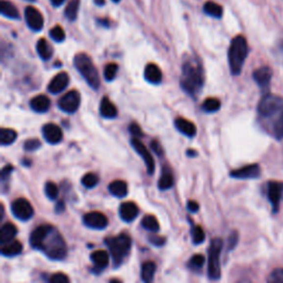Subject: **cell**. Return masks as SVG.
Wrapping results in <instances>:
<instances>
[{
  "label": "cell",
  "mask_w": 283,
  "mask_h": 283,
  "mask_svg": "<svg viewBox=\"0 0 283 283\" xmlns=\"http://www.w3.org/2000/svg\"><path fill=\"white\" fill-rule=\"evenodd\" d=\"M187 208L191 212H197L199 210V205L197 202H194V200H189L188 204H187Z\"/></svg>",
  "instance_id": "50"
},
{
  "label": "cell",
  "mask_w": 283,
  "mask_h": 283,
  "mask_svg": "<svg viewBox=\"0 0 283 283\" xmlns=\"http://www.w3.org/2000/svg\"><path fill=\"white\" fill-rule=\"evenodd\" d=\"M181 89L190 97H197L204 85V71L198 59L187 58L181 67Z\"/></svg>",
  "instance_id": "1"
},
{
  "label": "cell",
  "mask_w": 283,
  "mask_h": 283,
  "mask_svg": "<svg viewBox=\"0 0 283 283\" xmlns=\"http://www.w3.org/2000/svg\"><path fill=\"white\" fill-rule=\"evenodd\" d=\"M37 51L42 60H49L52 56V53H53L50 43L48 42L45 38H41L38 40Z\"/></svg>",
  "instance_id": "30"
},
{
  "label": "cell",
  "mask_w": 283,
  "mask_h": 283,
  "mask_svg": "<svg viewBox=\"0 0 283 283\" xmlns=\"http://www.w3.org/2000/svg\"><path fill=\"white\" fill-rule=\"evenodd\" d=\"M17 234V228L14 224L7 223L0 229V243L1 245H7L11 241H14V238Z\"/></svg>",
  "instance_id": "23"
},
{
  "label": "cell",
  "mask_w": 283,
  "mask_h": 283,
  "mask_svg": "<svg viewBox=\"0 0 283 283\" xmlns=\"http://www.w3.org/2000/svg\"><path fill=\"white\" fill-rule=\"evenodd\" d=\"M283 111V99L273 94H265L264 97L260 100L258 105V113L264 117L277 116L279 113Z\"/></svg>",
  "instance_id": "7"
},
{
  "label": "cell",
  "mask_w": 283,
  "mask_h": 283,
  "mask_svg": "<svg viewBox=\"0 0 283 283\" xmlns=\"http://www.w3.org/2000/svg\"><path fill=\"white\" fill-rule=\"evenodd\" d=\"M80 7V0H71L69 2V5L65 7L64 16L67 17V19L70 21H75L77 17V12H79Z\"/></svg>",
  "instance_id": "35"
},
{
  "label": "cell",
  "mask_w": 283,
  "mask_h": 283,
  "mask_svg": "<svg viewBox=\"0 0 283 283\" xmlns=\"http://www.w3.org/2000/svg\"><path fill=\"white\" fill-rule=\"evenodd\" d=\"M81 182L85 188H94L99 184V177L94 173H88L82 177Z\"/></svg>",
  "instance_id": "38"
},
{
  "label": "cell",
  "mask_w": 283,
  "mask_h": 283,
  "mask_svg": "<svg viewBox=\"0 0 283 283\" xmlns=\"http://www.w3.org/2000/svg\"><path fill=\"white\" fill-rule=\"evenodd\" d=\"M105 243L107 245L108 249H110L114 263L119 265L122 263V261L124 260L126 255L129 252L130 246H132V240H130L129 234L121 233L116 237L106 239Z\"/></svg>",
  "instance_id": "5"
},
{
  "label": "cell",
  "mask_w": 283,
  "mask_h": 283,
  "mask_svg": "<svg viewBox=\"0 0 283 283\" xmlns=\"http://www.w3.org/2000/svg\"><path fill=\"white\" fill-rule=\"evenodd\" d=\"M52 229H53V227L50 225H41L34 229L32 233L30 234V245H31V247L38 250L40 249L43 241H45L48 234L51 232Z\"/></svg>",
  "instance_id": "16"
},
{
  "label": "cell",
  "mask_w": 283,
  "mask_h": 283,
  "mask_svg": "<svg viewBox=\"0 0 283 283\" xmlns=\"http://www.w3.org/2000/svg\"><path fill=\"white\" fill-rule=\"evenodd\" d=\"M50 37L55 42H63L65 39V32L63 28H61L60 26H55V27L50 30Z\"/></svg>",
  "instance_id": "43"
},
{
  "label": "cell",
  "mask_w": 283,
  "mask_h": 283,
  "mask_svg": "<svg viewBox=\"0 0 283 283\" xmlns=\"http://www.w3.org/2000/svg\"><path fill=\"white\" fill-rule=\"evenodd\" d=\"M27 1H36V0H27Z\"/></svg>",
  "instance_id": "60"
},
{
  "label": "cell",
  "mask_w": 283,
  "mask_h": 283,
  "mask_svg": "<svg viewBox=\"0 0 283 283\" xmlns=\"http://www.w3.org/2000/svg\"><path fill=\"white\" fill-rule=\"evenodd\" d=\"M108 259H110V257H108L107 252L104 250H97L91 255V260H92V262L94 263L95 267H98L100 269H104L105 267H107Z\"/></svg>",
  "instance_id": "29"
},
{
  "label": "cell",
  "mask_w": 283,
  "mask_h": 283,
  "mask_svg": "<svg viewBox=\"0 0 283 283\" xmlns=\"http://www.w3.org/2000/svg\"><path fill=\"white\" fill-rule=\"evenodd\" d=\"M187 154H188L189 156H196V152L195 151H193V150H189V151H187Z\"/></svg>",
  "instance_id": "56"
},
{
  "label": "cell",
  "mask_w": 283,
  "mask_h": 283,
  "mask_svg": "<svg viewBox=\"0 0 283 283\" xmlns=\"http://www.w3.org/2000/svg\"><path fill=\"white\" fill-rule=\"evenodd\" d=\"M221 103L218 99L216 98H208L203 103V110L207 113H214L217 112L220 108Z\"/></svg>",
  "instance_id": "37"
},
{
  "label": "cell",
  "mask_w": 283,
  "mask_h": 283,
  "mask_svg": "<svg viewBox=\"0 0 283 283\" xmlns=\"http://www.w3.org/2000/svg\"><path fill=\"white\" fill-rule=\"evenodd\" d=\"M112 1H113V2H120L121 0H112Z\"/></svg>",
  "instance_id": "58"
},
{
  "label": "cell",
  "mask_w": 283,
  "mask_h": 283,
  "mask_svg": "<svg viewBox=\"0 0 283 283\" xmlns=\"http://www.w3.org/2000/svg\"><path fill=\"white\" fill-rule=\"evenodd\" d=\"M25 17H26V21H27L28 27L31 30H33V31H40V30L43 28L45 20H43L41 12L38 9H36L34 7L29 6L26 8Z\"/></svg>",
  "instance_id": "13"
},
{
  "label": "cell",
  "mask_w": 283,
  "mask_h": 283,
  "mask_svg": "<svg viewBox=\"0 0 283 283\" xmlns=\"http://www.w3.org/2000/svg\"><path fill=\"white\" fill-rule=\"evenodd\" d=\"M11 211L12 215L21 221H27L31 219L34 214L31 204L25 198L16 199L11 205Z\"/></svg>",
  "instance_id": "9"
},
{
  "label": "cell",
  "mask_w": 283,
  "mask_h": 283,
  "mask_svg": "<svg viewBox=\"0 0 283 283\" xmlns=\"http://www.w3.org/2000/svg\"><path fill=\"white\" fill-rule=\"evenodd\" d=\"M138 215V207L132 202H126L120 206V217L126 223H130Z\"/></svg>",
  "instance_id": "19"
},
{
  "label": "cell",
  "mask_w": 283,
  "mask_h": 283,
  "mask_svg": "<svg viewBox=\"0 0 283 283\" xmlns=\"http://www.w3.org/2000/svg\"><path fill=\"white\" fill-rule=\"evenodd\" d=\"M175 128L178 132H180L187 137H194L196 133H197L195 124L191 123L190 121L184 119V117H177L175 120Z\"/></svg>",
  "instance_id": "20"
},
{
  "label": "cell",
  "mask_w": 283,
  "mask_h": 283,
  "mask_svg": "<svg viewBox=\"0 0 283 283\" xmlns=\"http://www.w3.org/2000/svg\"><path fill=\"white\" fill-rule=\"evenodd\" d=\"M49 282L50 283H71L70 282V279L67 274L61 273V272L52 274Z\"/></svg>",
  "instance_id": "46"
},
{
  "label": "cell",
  "mask_w": 283,
  "mask_h": 283,
  "mask_svg": "<svg viewBox=\"0 0 283 283\" xmlns=\"http://www.w3.org/2000/svg\"><path fill=\"white\" fill-rule=\"evenodd\" d=\"M237 242H238V233L236 232H233L232 234H230L228 239V249L229 250L233 249V248L236 247Z\"/></svg>",
  "instance_id": "48"
},
{
  "label": "cell",
  "mask_w": 283,
  "mask_h": 283,
  "mask_svg": "<svg viewBox=\"0 0 283 283\" xmlns=\"http://www.w3.org/2000/svg\"><path fill=\"white\" fill-rule=\"evenodd\" d=\"M75 65L77 71L84 77L91 88L98 90L100 88V77L92 59L86 53H77L75 56Z\"/></svg>",
  "instance_id": "4"
},
{
  "label": "cell",
  "mask_w": 283,
  "mask_h": 283,
  "mask_svg": "<svg viewBox=\"0 0 283 283\" xmlns=\"http://www.w3.org/2000/svg\"><path fill=\"white\" fill-rule=\"evenodd\" d=\"M267 283H283V268H276L268 276Z\"/></svg>",
  "instance_id": "42"
},
{
  "label": "cell",
  "mask_w": 283,
  "mask_h": 283,
  "mask_svg": "<svg viewBox=\"0 0 283 283\" xmlns=\"http://www.w3.org/2000/svg\"><path fill=\"white\" fill-rule=\"evenodd\" d=\"M205 261H206V259H205L204 256L195 255L190 258L188 264H189V267L193 268V269H200L204 265Z\"/></svg>",
  "instance_id": "44"
},
{
  "label": "cell",
  "mask_w": 283,
  "mask_h": 283,
  "mask_svg": "<svg viewBox=\"0 0 283 283\" xmlns=\"http://www.w3.org/2000/svg\"><path fill=\"white\" fill-rule=\"evenodd\" d=\"M223 249L221 239L216 238L211 241L208 250V276L212 280H219L221 277L220 252Z\"/></svg>",
  "instance_id": "6"
},
{
  "label": "cell",
  "mask_w": 283,
  "mask_h": 283,
  "mask_svg": "<svg viewBox=\"0 0 283 283\" xmlns=\"http://www.w3.org/2000/svg\"><path fill=\"white\" fill-rule=\"evenodd\" d=\"M23 251V243L18 240H14L1 248V255L5 257H15Z\"/></svg>",
  "instance_id": "28"
},
{
  "label": "cell",
  "mask_w": 283,
  "mask_h": 283,
  "mask_svg": "<svg viewBox=\"0 0 283 283\" xmlns=\"http://www.w3.org/2000/svg\"><path fill=\"white\" fill-rule=\"evenodd\" d=\"M110 283H122L120 280H117V279H113V280L110 281Z\"/></svg>",
  "instance_id": "57"
},
{
  "label": "cell",
  "mask_w": 283,
  "mask_h": 283,
  "mask_svg": "<svg viewBox=\"0 0 283 283\" xmlns=\"http://www.w3.org/2000/svg\"><path fill=\"white\" fill-rule=\"evenodd\" d=\"M17 136H18V135H17L15 129L2 128L0 129V144H1V146L10 145L16 141Z\"/></svg>",
  "instance_id": "32"
},
{
  "label": "cell",
  "mask_w": 283,
  "mask_h": 283,
  "mask_svg": "<svg viewBox=\"0 0 283 283\" xmlns=\"http://www.w3.org/2000/svg\"><path fill=\"white\" fill-rule=\"evenodd\" d=\"M142 226L143 228L149 230V232H156L159 230V224L157 219H156L155 216L152 215H147L142 220Z\"/></svg>",
  "instance_id": "36"
},
{
  "label": "cell",
  "mask_w": 283,
  "mask_h": 283,
  "mask_svg": "<svg viewBox=\"0 0 283 283\" xmlns=\"http://www.w3.org/2000/svg\"><path fill=\"white\" fill-rule=\"evenodd\" d=\"M110 193L119 198H124L128 195V184L124 180H114L108 185Z\"/></svg>",
  "instance_id": "27"
},
{
  "label": "cell",
  "mask_w": 283,
  "mask_h": 283,
  "mask_svg": "<svg viewBox=\"0 0 283 283\" xmlns=\"http://www.w3.org/2000/svg\"><path fill=\"white\" fill-rule=\"evenodd\" d=\"M130 145H132L133 149L137 152V154L141 156L143 159H144V163L147 168V173H149L150 175L154 174L155 162H154L153 156H152L151 154V152L147 150V147L143 144L138 138H135V137L132 138V141H130Z\"/></svg>",
  "instance_id": "11"
},
{
  "label": "cell",
  "mask_w": 283,
  "mask_h": 283,
  "mask_svg": "<svg viewBox=\"0 0 283 283\" xmlns=\"http://www.w3.org/2000/svg\"><path fill=\"white\" fill-rule=\"evenodd\" d=\"M272 69L270 67H261L257 69L252 75V77L256 81V83L258 84L261 89H268L270 82L272 79Z\"/></svg>",
  "instance_id": "17"
},
{
  "label": "cell",
  "mask_w": 283,
  "mask_h": 283,
  "mask_svg": "<svg viewBox=\"0 0 283 283\" xmlns=\"http://www.w3.org/2000/svg\"><path fill=\"white\" fill-rule=\"evenodd\" d=\"M12 171H14V167H12L11 165H7V166L3 167L2 171H1V178H2V180H6V178L10 175Z\"/></svg>",
  "instance_id": "51"
},
{
  "label": "cell",
  "mask_w": 283,
  "mask_h": 283,
  "mask_svg": "<svg viewBox=\"0 0 283 283\" xmlns=\"http://www.w3.org/2000/svg\"><path fill=\"white\" fill-rule=\"evenodd\" d=\"M100 112L105 119H114L117 116V108L107 97H104L100 104Z\"/></svg>",
  "instance_id": "24"
},
{
  "label": "cell",
  "mask_w": 283,
  "mask_h": 283,
  "mask_svg": "<svg viewBox=\"0 0 283 283\" xmlns=\"http://www.w3.org/2000/svg\"><path fill=\"white\" fill-rule=\"evenodd\" d=\"M150 241L153 243V245L159 247V246H163L165 243V238H163V237H152L150 239Z\"/></svg>",
  "instance_id": "52"
},
{
  "label": "cell",
  "mask_w": 283,
  "mask_h": 283,
  "mask_svg": "<svg viewBox=\"0 0 283 283\" xmlns=\"http://www.w3.org/2000/svg\"><path fill=\"white\" fill-rule=\"evenodd\" d=\"M0 12H1L2 16H5L9 19L17 20L20 18L19 11L16 8V6L14 3L7 1V0H1V1H0Z\"/></svg>",
  "instance_id": "26"
},
{
  "label": "cell",
  "mask_w": 283,
  "mask_h": 283,
  "mask_svg": "<svg viewBox=\"0 0 283 283\" xmlns=\"http://www.w3.org/2000/svg\"><path fill=\"white\" fill-rule=\"evenodd\" d=\"M81 104V95L77 92V90L69 91L68 93H65L62 98L59 100L58 106L61 111H63L65 113H69V114H72V113H76L77 111V108L80 107Z\"/></svg>",
  "instance_id": "8"
},
{
  "label": "cell",
  "mask_w": 283,
  "mask_h": 283,
  "mask_svg": "<svg viewBox=\"0 0 283 283\" xmlns=\"http://www.w3.org/2000/svg\"><path fill=\"white\" fill-rule=\"evenodd\" d=\"M272 134L277 139L283 138V111H281L277 116H274L272 124Z\"/></svg>",
  "instance_id": "34"
},
{
  "label": "cell",
  "mask_w": 283,
  "mask_h": 283,
  "mask_svg": "<svg viewBox=\"0 0 283 283\" xmlns=\"http://www.w3.org/2000/svg\"><path fill=\"white\" fill-rule=\"evenodd\" d=\"M39 250L45 252L48 258L53 260L64 259L67 256V245L64 239L54 228L48 234Z\"/></svg>",
  "instance_id": "3"
},
{
  "label": "cell",
  "mask_w": 283,
  "mask_h": 283,
  "mask_svg": "<svg viewBox=\"0 0 283 283\" xmlns=\"http://www.w3.org/2000/svg\"><path fill=\"white\" fill-rule=\"evenodd\" d=\"M151 147H152V150H153L157 155H163V150H162V147H160L159 143L157 141L152 142Z\"/></svg>",
  "instance_id": "49"
},
{
  "label": "cell",
  "mask_w": 283,
  "mask_h": 283,
  "mask_svg": "<svg viewBox=\"0 0 283 283\" xmlns=\"http://www.w3.org/2000/svg\"><path fill=\"white\" fill-rule=\"evenodd\" d=\"M30 107L37 113H45L50 108V100L43 94L37 95L30 101Z\"/></svg>",
  "instance_id": "22"
},
{
  "label": "cell",
  "mask_w": 283,
  "mask_h": 283,
  "mask_svg": "<svg viewBox=\"0 0 283 283\" xmlns=\"http://www.w3.org/2000/svg\"><path fill=\"white\" fill-rule=\"evenodd\" d=\"M45 193L47 197L49 199L51 200L56 199V197H58V195H59L58 186H56V184H54L53 181H48L45 186Z\"/></svg>",
  "instance_id": "41"
},
{
  "label": "cell",
  "mask_w": 283,
  "mask_h": 283,
  "mask_svg": "<svg viewBox=\"0 0 283 283\" xmlns=\"http://www.w3.org/2000/svg\"><path fill=\"white\" fill-rule=\"evenodd\" d=\"M248 42L243 36H237L232 39L228 51V62L230 71L233 76H239L242 71L243 64L248 55Z\"/></svg>",
  "instance_id": "2"
},
{
  "label": "cell",
  "mask_w": 283,
  "mask_h": 283,
  "mask_svg": "<svg viewBox=\"0 0 283 283\" xmlns=\"http://www.w3.org/2000/svg\"><path fill=\"white\" fill-rule=\"evenodd\" d=\"M69 76L67 72H60L56 75L53 79L50 81L48 85V91L52 94H59L67 88L69 84Z\"/></svg>",
  "instance_id": "18"
},
{
  "label": "cell",
  "mask_w": 283,
  "mask_h": 283,
  "mask_svg": "<svg viewBox=\"0 0 283 283\" xmlns=\"http://www.w3.org/2000/svg\"><path fill=\"white\" fill-rule=\"evenodd\" d=\"M156 271V265L154 262L152 261H147V262H144L142 265V270H141V276L143 281L145 283H151L153 281L154 274Z\"/></svg>",
  "instance_id": "31"
},
{
  "label": "cell",
  "mask_w": 283,
  "mask_h": 283,
  "mask_svg": "<svg viewBox=\"0 0 283 283\" xmlns=\"http://www.w3.org/2000/svg\"><path fill=\"white\" fill-rule=\"evenodd\" d=\"M63 208H64V204L62 202H59L58 205H56V208H55V210L58 211V212H61L63 210Z\"/></svg>",
  "instance_id": "54"
},
{
  "label": "cell",
  "mask_w": 283,
  "mask_h": 283,
  "mask_svg": "<svg viewBox=\"0 0 283 283\" xmlns=\"http://www.w3.org/2000/svg\"><path fill=\"white\" fill-rule=\"evenodd\" d=\"M41 146V143L39 139L37 138H31V139H28V141L25 142L24 144V149L28 152H33L38 149H40Z\"/></svg>",
  "instance_id": "45"
},
{
  "label": "cell",
  "mask_w": 283,
  "mask_h": 283,
  "mask_svg": "<svg viewBox=\"0 0 283 283\" xmlns=\"http://www.w3.org/2000/svg\"><path fill=\"white\" fill-rule=\"evenodd\" d=\"M267 195L272 210L277 212L280 208V203L283 197V182L281 181H269L267 186Z\"/></svg>",
  "instance_id": "10"
},
{
  "label": "cell",
  "mask_w": 283,
  "mask_h": 283,
  "mask_svg": "<svg viewBox=\"0 0 283 283\" xmlns=\"http://www.w3.org/2000/svg\"><path fill=\"white\" fill-rule=\"evenodd\" d=\"M261 169L258 164L247 165L245 167L234 169L230 173V176L237 180H252V178H258L260 176Z\"/></svg>",
  "instance_id": "14"
},
{
  "label": "cell",
  "mask_w": 283,
  "mask_h": 283,
  "mask_svg": "<svg viewBox=\"0 0 283 283\" xmlns=\"http://www.w3.org/2000/svg\"><path fill=\"white\" fill-rule=\"evenodd\" d=\"M144 77L145 80L152 84H159L163 79L162 71H160V69L155 63H150L146 65Z\"/></svg>",
  "instance_id": "21"
},
{
  "label": "cell",
  "mask_w": 283,
  "mask_h": 283,
  "mask_svg": "<svg viewBox=\"0 0 283 283\" xmlns=\"http://www.w3.org/2000/svg\"><path fill=\"white\" fill-rule=\"evenodd\" d=\"M204 11L206 12L208 16L214 17V18H218L219 19V18H221V17H223L224 9H223V7H221L220 5H218L217 2L207 1L206 3H205V6H204Z\"/></svg>",
  "instance_id": "33"
},
{
  "label": "cell",
  "mask_w": 283,
  "mask_h": 283,
  "mask_svg": "<svg viewBox=\"0 0 283 283\" xmlns=\"http://www.w3.org/2000/svg\"><path fill=\"white\" fill-rule=\"evenodd\" d=\"M117 71H119V65L116 63H108L104 68V77L105 80L111 82L115 79V77L117 75Z\"/></svg>",
  "instance_id": "39"
},
{
  "label": "cell",
  "mask_w": 283,
  "mask_h": 283,
  "mask_svg": "<svg viewBox=\"0 0 283 283\" xmlns=\"http://www.w3.org/2000/svg\"><path fill=\"white\" fill-rule=\"evenodd\" d=\"M50 1L54 7H60L65 1V0H50Z\"/></svg>",
  "instance_id": "53"
},
{
  "label": "cell",
  "mask_w": 283,
  "mask_h": 283,
  "mask_svg": "<svg viewBox=\"0 0 283 283\" xmlns=\"http://www.w3.org/2000/svg\"><path fill=\"white\" fill-rule=\"evenodd\" d=\"M191 238H193L194 245H200L205 241V238H206V234L200 226H195L191 230Z\"/></svg>",
  "instance_id": "40"
},
{
  "label": "cell",
  "mask_w": 283,
  "mask_h": 283,
  "mask_svg": "<svg viewBox=\"0 0 283 283\" xmlns=\"http://www.w3.org/2000/svg\"><path fill=\"white\" fill-rule=\"evenodd\" d=\"M281 52H282V54H283V45L281 46Z\"/></svg>",
  "instance_id": "59"
},
{
  "label": "cell",
  "mask_w": 283,
  "mask_h": 283,
  "mask_svg": "<svg viewBox=\"0 0 283 283\" xmlns=\"http://www.w3.org/2000/svg\"><path fill=\"white\" fill-rule=\"evenodd\" d=\"M129 133L132 134L135 138L143 136V132H142L141 126H139L137 123H135V122H133V123L129 124Z\"/></svg>",
  "instance_id": "47"
},
{
  "label": "cell",
  "mask_w": 283,
  "mask_h": 283,
  "mask_svg": "<svg viewBox=\"0 0 283 283\" xmlns=\"http://www.w3.org/2000/svg\"><path fill=\"white\" fill-rule=\"evenodd\" d=\"M174 185V176L168 166H164L162 169V175L158 180V188L160 190H167L172 188Z\"/></svg>",
  "instance_id": "25"
},
{
  "label": "cell",
  "mask_w": 283,
  "mask_h": 283,
  "mask_svg": "<svg viewBox=\"0 0 283 283\" xmlns=\"http://www.w3.org/2000/svg\"><path fill=\"white\" fill-rule=\"evenodd\" d=\"M42 134L46 141L49 144H59L63 138L62 129H60V126L53 123H48L42 128Z\"/></svg>",
  "instance_id": "15"
},
{
  "label": "cell",
  "mask_w": 283,
  "mask_h": 283,
  "mask_svg": "<svg viewBox=\"0 0 283 283\" xmlns=\"http://www.w3.org/2000/svg\"><path fill=\"white\" fill-rule=\"evenodd\" d=\"M95 1V3H97V5H99V6H103L104 3H105V0H94Z\"/></svg>",
  "instance_id": "55"
},
{
  "label": "cell",
  "mask_w": 283,
  "mask_h": 283,
  "mask_svg": "<svg viewBox=\"0 0 283 283\" xmlns=\"http://www.w3.org/2000/svg\"><path fill=\"white\" fill-rule=\"evenodd\" d=\"M83 223L86 227H89V228L102 230L107 227L108 220L106 218V216L102 214V212L91 211V212H88L86 215H84Z\"/></svg>",
  "instance_id": "12"
}]
</instances>
